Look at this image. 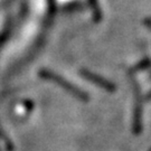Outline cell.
Instances as JSON below:
<instances>
[{
	"label": "cell",
	"instance_id": "6da1fadb",
	"mask_svg": "<svg viewBox=\"0 0 151 151\" xmlns=\"http://www.w3.org/2000/svg\"><path fill=\"white\" fill-rule=\"evenodd\" d=\"M39 74H40V76L44 77V78H46V80H48V81H52V82H54V83H56L58 86H60L62 88H64L65 91L68 92L70 94H72L73 96H75L76 99H78L80 101L87 102V101L90 100V96H88L87 93H85L84 91H82L80 87H77L76 85L72 84L70 82L66 81L64 77H62L60 75L53 73L52 70H40Z\"/></svg>",
	"mask_w": 151,
	"mask_h": 151
},
{
	"label": "cell",
	"instance_id": "7a4b0ae2",
	"mask_svg": "<svg viewBox=\"0 0 151 151\" xmlns=\"http://www.w3.org/2000/svg\"><path fill=\"white\" fill-rule=\"evenodd\" d=\"M134 86V112H133V133L140 134L142 130V101H141L140 90L137 83H133Z\"/></svg>",
	"mask_w": 151,
	"mask_h": 151
},
{
	"label": "cell",
	"instance_id": "3957f363",
	"mask_svg": "<svg viewBox=\"0 0 151 151\" xmlns=\"http://www.w3.org/2000/svg\"><path fill=\"white\" fill-rule=\"evenodd\" d=\"M81 75L84 76L87 81L92 82L93 84H95V85H97V86L102 87L103 90H105V91L111 92V93H112V92H115V90H116L115 84H113L112 82L108 81V80H105L104 77H101V76L96 75V74L92 73V72H90V70H82Z\"/></svg>",
	"mask_w": 151,
	"mask_h": 151
},
{
	"label": "cell",
	"instance_id": "277c9868",
	"mask_svg": "<svg viewBox=\"0 0 151 151\" xmlns=\"http://www.w3.org/2000/svg\"><path fill=\"white\" fill-rule=\"evenodd\" d=\"M150 65V60H143L141 64L139 65H137L134 67V70H141V68H145V67H148Z\"/></svg>",
	"mask_w": 151,
	"mask_h": 151
},
{
	"label": "cell",
	"instance_id": "5b68a950",
	"mask_svg": "<svg viewBox=\"0 0 151 151\" xmlns=\"http://www.w3.org/2000/svg\"><path fill=\"white\" fill-rule=\"evenodd\" d=\"M150 99H151V92L149 93V94H148V97H147V100H150Z\"/></svg>",
	"mask_w": 151,
	"mask_h": 151
},
{
	"label": "cell",
	"instance_id": "8992f818",
	"mask_svg": "<svg viewBox=\"0 0 151 151\" xmlns=\"http://www.w3.org/2000/svg\"><path fill=\"white\" fill-rule=\"evenodd\" d=\"M149 151H151V149H150V150H149Z\"/></svg>",
	"mask_w": 151,
	"mask_h": 151
}]
</instances>
